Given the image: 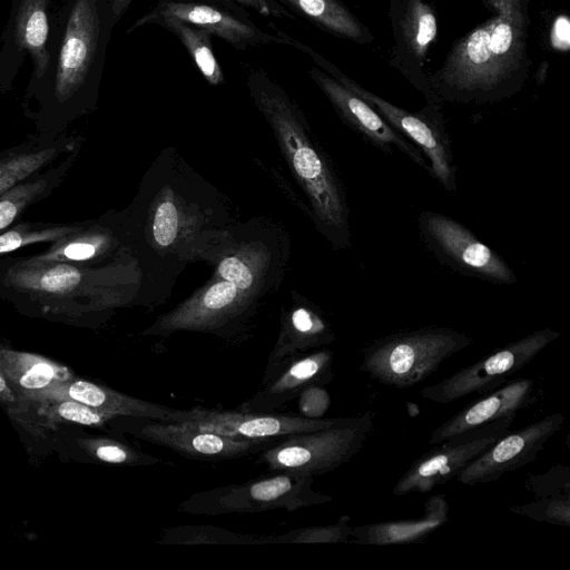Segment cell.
<instances>
[{
	"mask_svg": "<svg viewBox=\"0 0 570 570\" xmlns=\"http://www.w3.org/2000/svg\"><path fill=\"white\" fill-rule=\"evenodd\" d=\"M120 214L137 263L147 254L170 264L200 257L228 222L218 194L176 156L158 158L132 204Z\"/></svg>",
	"mask_w": 570,
	"mask_h": 570,
	"instance_id": "6da1fadb",
	"label": "cell"
},
{
	"mask_svg": "<svg viewBox=\"0 0 570 570\" xmlns=\"http://www.w3.org/2000/svg\"><path fill=\"white\" fill-rule=\"evenodd\" d=\"M140 286L141 268L132 256L101 266L0 257V298L30 315L100 321L138 302Z\"/></svg>",
	"mask_w": 570,
	"mask_h": 570,
	"instance_id": "7a4b0ae2",
	"label": "cell"
},
{
	"mask_svg": "<svg viewBox=\"0 0 570 570\" xmlns=\"http://www.w3.org/2000/svg\"><path fill=\"white\" fill-rule=\"evenodd\" d=\"M247 87L307 198L316 228L334 249L350 248L352 230L345 186L331 158L313 137L304 115L263 70L248 72Z\"/></svg>",
	"mask_w": 570,
	"mask_h": 570,
	"instance_id": "3957f363",
	"label": "cell"
},
{
	"mask_svg": "<svg viewBox=\"0 0 570 570\" xmlns=\"http://www.w3.org/2000/svg\"><path fill=\"white\" fill-rule=\"evenodd\" d=\"M493 16L462 38L436 76L445 99L485 102L505 96L525 59L528 1L488 0Z\"/></svg>",
	"mask_w": 570,
	"mask_h": 570,
	"instance_id": "277c9868",
	"label": "cell"
},
{
	"mask_svg": "<svg viewBox=\"0 0 570 570\" xmlns=\"http://www.w3.org/2000/svg\"><path fill=\"white\" fill-rule=\"evenodd\" d=\"M473 343L472 337L451 327L402 331L370 344L360 370L382 384L405 389L430 376L442 362Z\"/></svg>",
	"mask_w": 570,
	"mask_h": 570,
	"instance_id": "5b68a950",
	"label": "cell"
},
{
	"mask_svg": "<svg viewBox=\"0 0 570 570\" xmlns=\"http://www.w3.org/2000/svg\"><path fill=\"white\" fill-rule=\"evenodd\" d=\"M373 430V414L340 420L325 429L281 438L258 453L269 472L321 475L347 463Z\"/></svg>",
	"mask_w": 570,
	"mask_h": 570,
	"instance_id": "8992f818",
	"label": "cell"
},
{
	"mask_svg": "<svg viewBox=\"0 0 570 570\" xmlns=\"http://www.w3.org/2000/svg\"><path fill=\"white\" fill-rule=\"evenodd\" d=\"M311 475L272 472L244 483L195 492L179 503L178 511L208 517L271 510L291 512L333 500L331 495L315 491Z\"/></svg>",
	"mask_w": 570,
	"mask_h": 570,
	"instance_id": "52a82bcc",
	"label": "cell"
},
{
	"mask_svg": "<svg viewBox=\"0 0 570 570\" xmlns=\"http://www.w3.org/2000/svg\"><path fill=\"white\" fill-rule=\"evenodd\" d=\"M287 45L307 53L322 70L370 104L394 129L417 147L429 163L431 174L448 193H455L456 165L452 142L442 118L435 110L411 112L361 87L334 65L306 45L287 37Z\"/></svg>",
	"mask_w": 570,
	"mask_h": 570,
	"instance_id": "ba28073f",
	"label": "cell"
},
{
	"mask_svg": "<svg viewBox=\"0 0 570 570\" xmlns=\"http://www.w3.org/2000/svg\"><path fill=\"white\" fill-rule=\"evenodd\" d=\"M258 299L214 276L190 297L156 318L141 335L166 337L177 332H196L228 340L255 315Z\"/></svg>",
	"mask_w": 570,
	"mask_h": 570,
	"instance_id": "9c48e42d",
	"label": "cell"
},
{
	"mask_svg": "<svg viewBox=\"0 0 570 570\" xmlns=\"http://www.w3.org/2000/svg\"><path fill=\"white\" fill-rule=\"evenodd\" d=\"M425 247L451 271L493 284L511 285L517 276L509 264L460 222L433 210L417 216Z\"/></svg>",
	"mask_w": 570,
	"mask_h": 570,
	"instance_id": "30bf717a",
	"label": "cell"
},
{
	"mask_svg": "<svg viewBox=\"0 0 570 570\" xmlns=\"http://www.w3.org/2000/svg\"><path fill=\"white\" fill-rule=\"evenodd\" d=\"M560 336L550 328L538 330L511 342L443 381L425 386L420 394L435 403H451L471 394L489 393L530 363Z\"/></svg>",
	"mask_w": 570,
	"mask_h": 570,
	"instance_id": "8fae6325",
	"label": "cell"
},
{
	"mask_svg": "<svg viewBox=\"0 0 570 570\" xmlns=\"http://www.w3.org/2000/svg\"><path fill=\"white\" fill-rule=\"evenodd\" d=\"M515 416L501 417L435 444L438 446L416 459L397 480L393 494L428 493L456 478L473 459L511 431Z\"/></svg>",
	"mask_w": 570,
	"mask_h": 570,
	"instance_id": "7c38bea8",
	"label": "cell"
},
{
	"mask_svg": "<svg viewBox=\"0 0 570 570\" xmlns=\"http://www.w3.org/2000/svg\"><path fill=\"white\" fill-rule=\"evenodd\" d=\"M200 257L215 266L214 276L259 298L281 279V266L272 264V246L263 236H238L235 227L218 230Z\"/></svg>",
	"mask_w": 570,
	"mask_h": 570,
	"instance_id": "4fadbf2b",
	"label": "cell"
},
{
	"mask_svg": "<svg viewBox=\"0 0 570 570\" xmlns=\"http://www.w3.org/2000/svg\"><path fill=\"white\" fill-rule=\"evenodd\" d=\"M335 419H308L301 414L244 412L195 406L174 409L168 422L242 440H278L283 436L317 431L335 424Z\"/></svg>",
	"mask_w": 570,
	"mask_h": 570,
	"instance_id": "5bb4252c",
	"label": "cell"
},
{
	"mask_svg": "<svg viewBox=\"0 0 570 570\" xmlns=\"http://www.w3.org/2000/svg\"><path fill=\"white\" fill-rule=\"evenodd\" d=\"M136 438L198 461H223L258 454L277 440H242L205 432L177 422L131 417ZM279 440V439H278Z\"/></svg>",
	"mask_w": 570,
	"mask_h": 570,
	"instance_id": "9a60e30c",
	"label": "cell"
},
{
	"mask_svg": "<svg viewBox=\"0 0 570 570\" xmlns=\"http://www.w3.org/2000/svg\"><path fill=\"white\" fill-rule=\"evenodd\" d=\"M563 422V414L553 413L515 432H508L473 459L456 480L465 485L489 483L531 463Z\"/></svg>",
	"mask_w": 570,
	"mask_h": 570,
	"instance_id": "2e32d148",
	"label": "cell"
},
{
	"mask_svg": "<svg viewBox=\"0 0 570 570\" xmlns=\"http://www.w3.org/2000/svg\"><path fill=\"white\" fill-rule=\"evenodd\" d=\"M309 75L343 121L363 139L386 155H393L396 148L431 174L421 150L394 129L370 104L322 69L312 68Z\"/></svg>",
	"mask_w": 570,
	"mask_h": 570,
	"instance_id": "e0dca14e",
	"label": "cell"
},
{
	"mask_svg": "<svg viewBox=\"0 0 570 570\" xmlns=\"http://www.w3.org/2000/svg\"><path fill=\"white\" fill-rule=\"evenodd\" d=\"M100 19L96 0H77L62 40L53 98L65 108L83 86L96 55Z\"/></svg>",
	"mask_w": 570,
	"mask_h": 570,
	"instance_id": "ac0fdd59",
	"label": "cell"
},
{
	"mask_svg": "<svg viewBox=\"0 0 570 570\" xmlns=\"http://www.w3.org/2000/svg\"><path fill=\"white\" fill-rule=\"evenodd\" d=\"M48 245L47 249L32 257L101 266L132 256L121 214L117 212L106 213L95 219L88 218L80 228Z\"/></svg>",
	"mask_w": 570,
	"mask_h": 570,
	"instance_id": "d6986e66",
	"label": "cell"
},
{
	"mask_svg": "<svg viewBox=\"0 0 570 570\" xmlns=\"http://www.w3.org/2000/svg\"><path fill=\"white\" fill-rule=\"evenodd\" d=\"M169 19L205 30L242 50L272 42L285 45L282 33L278 36L267 33L223 9L205 3L175 0L160 1L153 10L140 17L128 31Z\"/></svg>",
	"mask_w": 570,
	"mask_h": 570,
	"instance_id": "ffe728a7",
	"label": "cell"
},
{
	"mask_svg": "<svg viewBox=\"0 0 570 570\" xmlns=\"http://www.w3.org/2000/svg\"><path fill=\"white\" fill-rule=\"evenodd\" d=\"M333 352L315 350L301 355L286 364L271 377L237 410L244 412L273 413L297 399L301 392L312 384H328L334 376Z\"/></svg>",
	"mask_w": 570,
	"mask_h": 570,
	"instance_id": "44dd1931",
	"label": "cell"
},
{
	"mask_svg": "<svg viewBox=\"0 0 570 570\" xmlns=\"http://www.w3.org/2000/svg\"><path fill=\"white\" fill-rule=\"evenodd\" d=\"M537 383L532 379H515L482 394L456 414L435 428L429 443L438 444L459 433L513 415L537 401Z\"/></svg>",
	"mask_w": 570,
	"mask_h": 570,
	"instance_id": "7402d4cb",
	"label": "cell"
},
{
	"mask_svg": "<svg viewBox=\"0 0 570 570\" xmlns=\"http://www.w3.org/2000/svg\"><path fill=\"white\" fill-rule=\"evenodd\" d=\"M334 340L335 334L323 313L308 302H297L282 317L279 333L268 355L262 384L294 358L328 345Z\"/></svg>",
	"mask_w": 570,
	"mask_h": 570,
	"instance_id": "603a6c76",
	"label": "cell"
},
{
	"mask_svg": "<svg viewBox=\"0 0 570 570\" xmlns=\"http://www.w3.org/2000/svg\"><path fill=\"white\" fill-rule=\"evenodd\" d=\"M79 146H82L80 137L62 135L51 138L37 134L0 150V196Z\"/></svg>",
	"mask_w": 570,
	"mask_h": 570,
	"instance_id": "cb8c5ba5",
	"label": "cell"
},
{
	"mask_svg": "<svg viewBox=\"0 0 570 570\" xmlns=\"http://www.w3.org/2000/svg\"><path fill=\"white\" fill-rule=\"evenodd\" d=\"M449 510L445 494H434L425 501L422 517L353 527L350 542L374 546L417 542L448 522Z\"/></svg>",
	"mask_w": 570,
	"mask_h": 570,
	"instance_id": "d4e9b609",
	"label": "cell"
},
{
	"mask_svg": "<svg viewBox=\"0 0 570 570\" xmlns=\"http://www.w3.org/2000/svg\"><path fill=\"white\" fill-rule=\"evenodd\" d=\"M81 147L75 148L57 163L32 174L0 196V233L19 223L32 205L55 193L73 167Z\"/></svg>",
	"mask_w": 570,
	"mask_h": 570,
	"instance_id": "484cf974",
	"label": "cell"
},
{
	"mask_svg": "<svg viewBox=\"0 0 570 570\" xmlns=\"http://www.w3.org/2000/svg\"><path fill=\"white\" fill-rule=\"evenodd\" d=\"M49 0H22L16 21V39L28 50L37 78H42L49 66L47 51Z\"/></svg>",
	"mask_w": 570,
	"mask_h": 570,
	"instance_id": "4316f807",
	"label": "cell"
},
{
	"mask_svg": "<svg viewBox=\"0 0 570 570\" xmlns=\"http://www.w3.org/2000/svg\"><path fill=\"white\" fill-rule=\"evenodd\" d=\"M326 30L347 39L365 42L370 35L358 20L337 0H284Z\"/></svg>",
	"mask_w": 570,
	"mask_h": 570,
	"instance_id": "83f0119b",
	"label": "cell"
},
{
	"mask_svg": "<svg viewBox=\"0 0 570 570\" xmlns=\"http://www.w3.org/2000/svg\"><path fill=\"white\" fill-rule=\"evenodd\" d=\"M158 23L178 37L209 85L219 86L225 83L222 67L213 50L210 33L175 19Z\"/></svg>",
	"mask_w": 570,
	"mask_h": 570,
	"instance_id": "f1b7e54d",
	"label": "cell"
},
{
	"mask_svg": "<svg viewBox=\"0 0 570 570\" xmlns=\"http://www.w3.org/2000/svg\"><path fill=\"white\" fill-rule=\"evenodd\" d=\"M85 222H19L0 233V257L26 246L53 243L80 228Z\"/></svg>",
	"mask_w": 570,
	"mask_h": 570,
	"instance_id": "f546056e",
	"label": "cell"
},
{
	"mask_svg": "<svg viewBox=\"0 0 570 570\" xmlns=\"http://www.w3.org/2000/svg\"><path fill=\"white\" fill-rule=\"evenodd\" d=\"M160 544H261L259 537L206 524L173 525L164 529Z\"/></svg>",
	"mask_w": 570,
	"mask_h": 570,
	"instance_id": "4dcf8cb0",
	"label": "cell"
},
{
	"mask_svg": "<svg viewBox=\"0 0 570 570\" xmlns=\"http://www.w3.org/2000/svg\"><path fill=\"white\" fill-rule=\"evenodd\" d=\"M438 33L436 17L423 0H409L402 22V35L414 58L425 57Z\"/></svg>",
	"mask_w": 570,
	"mask_h": 570,
	"instance_id": "1f68e13d",
	"label": "cell"
},
{
	"mask_svg": "<svg viewBox=\"0 0 570 570\" xmlns=\"http://www.w3.org/2000/svg\"><path fill=\"white\" fill-rule=\"evenodd\" d=\"M351 517L342 515L334 524L313 525L285 533L259 537V543H342L350 542L353 527Z\"/></svg>",
	"mask_w": 570,
	"mask_h": 570,
	"instance_id": "d6a6232c",
	"label": "cell"
},
{
	"mask_svg": "<svg viewBox=\"0 0 570 570\" xmlns=\"http://www.w3.org/2000/svg\"><path fill=\"white\" fill-rule=\"evenodd\" d=\"M534 499L522 505L510 507L509 510L540 522L566 528L570 525V494Z\"/></svg>",
	"mask_w": 570,
	"mask_h": 570,
	"instance_id": "836d02e7",
	"label": "cell"
},
{
	"mask_svg": "<svg viewBox=\"0 0 570 570\" xmlns=\"http://www.w3.org/2000/svg\"><path fill=\"white\" fill-rule=\"evenodd\" d=\"M525 488L534 498L570 494V468L556 464L542 474H529Z\"/></svg>",
	"mask_w": 570,
	"mask_h": 570,
	"instance_id": "e575fe53",
	"label": "cell"
},
{
	"mask_svg": "<svg viewBox=\"0 0 570 570\" xmlns=\"http://www.w3.org/2000/svg\"><path fill=\"white\" fill-rule=\"evenodd\" d=\"M331 405V396L322 384H312L297 396L298 412L308 419H323Z\"/></svg>",
	"mask_w": 570,
	"mask_h": 570,
	"instance_id": "d590c367",
	"label": "cell"
},
{
	"mask_svg": "<svg viewBox=\"0 0 570 570\" xmlns=\"http://www.w3.org/2000/svg\"><path fill=\"white\" fill-rule=\"evenodd\" d=\"M18 383L26 390H40L50 384L56 375L53 366L39 357H30L19 373Z\"/></svg>",
	"mask_w": 570,
	"mask_h": 570,
	"instance_id": "8d00e7d4",
	"label": "cell"
},
{
	"mask_svg": "<svg viewBox=\"0 0 570 570\" xmlns=\"http://www.w3.org/2000/svg\"><path fill=\"white\" fill-rule=\"evenodd\" d=\"M57 413L67 421L83 425H100L106 420L116 417L112 414L100 412L73 400L60 403L57 407Z\"/></svg>",
	"mask_w": 570,
	"mask_h": 570,
	"instance_id": "74e56055",
	"label": "cell"
},
{
	"mask_svg": "<svg viewBox=\"0 0 570 570\" xmlns=\"http://www.w3.org/2000/svg\"><path fill=\"white\" fill-rule=\"evenodd\" d=\"M550 41L554 49L567 51L570 47V24L567 16H559L552 23Z\"/></svg>",
	"mask_w": 570,
	"mask_h": 570,
	"instance_id": "f35d334b",
	"label": "cell"
},
{
	"mask_svg": "<svg viewBox=\"0 0 570 570\" xmlns=\"http://www.w3.org/2000/svg\"><path fill=\"white\" fill-rule=\"evenodd\" d=\"M230 2L237 3L239 6L249 8L259 14L266 16V17H291V14L279 8L275 3H271L268 0H228Z\"/></svg>",
	"mask_w": 570,
	"mask_h": 570,
	"instance_id": "ab89813d",
	"label": "cell"
},
{
	"mask_svg": "<svg viewBox=\"0 0 570 570\" xmlns=\"http://www.w3.org/2000/svg\"><path fill=\"white\" fill-rule=\"evenodd\" d=\"M132 0H112V17L118 20L128 9Z\"/></svg>",
	"mask_w": 570,
	"mask_h": 570,
	"instance_id": "60d3db41",
	"label": "cell"
},
{
	"mask_svg": "<svg viewBox=\"0 0 570 570\" xmlns=\"http://www.w3.org/2000/svg\"><path fill=\"white\" fill-rule=\"evenodd\" d=\"M4 393H8V387H7V384H6V380L0 374V394H4Z\"/></svg>",
	"mask_w": 570,
	"mask_h": 570,
	"instance_id": "b9f144b4",
	"label": "cell"
}]
</instances>
